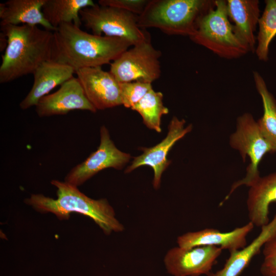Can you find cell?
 <instances>
[{
	"mask_svg": "<svg viewBox=\"0 0 276 276\" xmlns=\"http://www.w3.org/2000/svg\"><path fill=\"white\" fill-rule=\"evenodd\" d=\"M132 45L127 40L89 34L73 23H65L53 32L51 60L76 72L110 64Z\"/></svg>",
	"mask_w": 276,
	"mask_h": 276,
	"instance_id": "cell-1",
	"label": "cell"
},
{
	"mask_svg": "<svg viewBox=\"0 0 276 276\" xmlns=\"http://www.w3.org/2000/svg\"><path fill=\"white\" fill-rule=\"evenodd\" d=\"M8 45L2 56L0 83L33 74L44 62L51 60L53 32L37 26H1Z\"/></svg>",
	"mask_w": 276,
	"mask_h": 276,
	"instance_id": "cell-2",
	"label": "cell"
},
{
	"mask_svg": "<svg viewBox=\"0 0 276 276\" xmlns=\"http://www.w3.org/2000/svg\"><path fill=\"white\" fill-rule=\"evenodd\" d=\"M57 188V198L43 194H32L25 202L36 211L51 213L60 220L68 219L71 213H78L91 218L106 235L120 233L124 229L123 225L116 217L113 208L106 199H94L65 181L52 180Z\"/></svg>",
	"mask_w": 276,
	"mask_h": 276,
	"instance_id": "cell-3",
	"label": "cell"
},
{
	"mask_svg": "<svg viewBox=\"0 0 276 276\" xmlns=\"http://www.w3.org/2000/svg\"><path fill=\"white\" fill-rule=\"evenodd\" d=\"M213 0H149L139 15L142 29L155 28L170 35L188 36L195 32L202 17L215 7Z\"/></svg>",
	"mask_w": 276,
	"mask_h": 276,
	"instance_id": "cell-4",
	"label": "cell"
},
{
	"mask_svg": "<svg viewBox=\"0 0 276 276\" xmlns=\"http://www.w3.org/2000/svg\"><path fill=\"white\" fill-rule=\"evenodd\" d=\"M189 38L225 59L238 58L250 52L234 33L228 17L226 1L216 0L215 8L202 17Z\"/></svg>",
	"mask_w": 276,
	"mask_h": 276,
	"instance_id": "cell-5",
	"label": "cell"
},
{
	"mask_svg": "<svg viewBox=\"0 0 276 276\" xmlns=\"http://www.w3.org/2000/svg\"><path fill=\"white\" fill-rule=\"evenodd\" d=\"M229 143L232 148L239 151L243 162L248 157L250 163L245 177L233 184L220 205L238 187L242 185L250 187L260 177L259 166L263 158L268 153H274L272 147L263 135L257 121L249 112L244 113L237 118L236 130L230 135Z\"/></svg>",
	"mask_w": 276,
	"mask_h": 276,
	"instance_id": "cell-6",
	"label": "cell"
},
{
	"mask_svg": "<svg viewBox=\"0 0 276 276\" xmlns=\"http://www.w3.org/2000/svg\"><path fill=\"white\" fill-rule=\"evenodd\" d=\"M80 16L95 35L124 39L132 46L151 39L150 34L138 26L139 15L121 9L96 4L81 10Z\"/></svg>",
	"mask_w": 276,
	"mask_h": 276,
	"instance_id": "cell-7",
	"label": "cell"
},
{
	"mask_svg": "<svg viewBox=\"0 0 276 276\" xmlns=\"http://www.w3.org/2000/svg\"><path fill=\"white\" fill-rule=\"evenodd\" d=\"M133 46L110 64L109 72L119 83H151L160 76L162 52L153 47L151 39Z\"/></svg>",
	"mask_w": 276,
	"mask_h": 276,
	"instance_id": "cell-8",
	"label": "cell"
},
{
	"mask_svg": "<svg viewBox=\"0 0 276 276\" xmlns=\"http://www.w3.org/2000/svg\"><path fill=\"white\" fill-rule=\"evenodd\" d=\"M100 133L98 149L70 170L65 177V182L78 187L105 169L121 170L128 163L131 155L116 147L105 126L101 127Z\"/></svg>",
	"mask_w": 276,
	"mask_h": 276,
	"instance_id": "cell-9",
	"label": "cell"
},
{
	"mask_svg": "<svg viewBox=\"0 0 276 276\" xmlns=\"http://www.w3.org/2000/svg\"><path fill=\"white\" fill-rule=\"evenodd\" d=\"M185 120H180L176 117H173L170 122L168 132L165 138L153 147H141L143 153L134 157L125 173H130L141 166L150 167L154 172L152 181L153 188L155 189H159L162 174L171 163V160L167 158L169 151L178 141L190 132L193 129L192 124L185 127Z\"/></svg>",
	"mask_w": 276,
	"mask_h": 276,
	"instance_id": "cell-10",
	"label": "cell"
},
{
	"mask_svg": "<svg viewBox=\"0 0 276 276\" xmlns=\"http://www.w3.org/2000/svg\"><path fill=\"white\" fill-rule=\"evenodd\" d=\"M222 249L214 246L170 249L164 262L168 272L173 276L208 275L212 270Z\"/></svg>",
	"mask_w": 276,
	"mask_h": 276,
	"instance_id": "cell-11",
	"label": "cell"
},
{
	"mask_svg": "<svg viewBox=\"0 0 276 276\" xmlns=\"http://www.w3.org/2000/svg\"><path fill=\"white\" fill-rule=\"evenodd\" d=\"M86 97L97 110L122 105L120 83L101 66L84 67L75 72Z\"/></svg>",
	"mask_w": 276,
	"mask_h": 276,
	"instance_id": "cell-12",
	"label": "cell"
},
{
	"mask_svg": "<svg viewBox=\"0 0 276 276\" xmlns=\"http://www.w3.org/2000/svg\"><path fill=\"white\" fill-rule=\"evenodd\" d=\"M74 110L96 112L97 109L89 101L77 78L73 77L51 94L42 97L35 106L39 117L63 115Z\"/></svg>",
	"mask_w": 276,
	"mask_h": 276,
	"instance_id": "cell-13",
	"label": "cell"
},
{
	"mask_svg": "<svg viewBox=\"0 0 276 276\" xmlns=\"http://www.w3.org/2000/svg\"><path fill=\"white\" fill-rule=\"evenodd\" d=\"M250 222L232 231L221 232L213 228H206L196 232H188L177 239L178 246L184 248L202 246H214L226 249L229 254L247 245L246 237L254 228Z\"/></svg>",
	"mask_w": 276,
	"mask_h": 276,
	"instance_id": "cell-14",
	"label": "cell"
},
{
	"mask_svg": "<svg viewBox=\"0 0 276 276\" xmlns=\"http://www.w3.org/2000/svg\"><path fill=\"white\" fill-rule=\"evenodd\" d=\"M71 66L52 60L42 63L33 74L34 82L30 91L19 104L22 110L36 106L38 101L54 88L74 77Z\"/></svg>",
	"mask_w": 276,
	"mask_h": 276,
	"instance_id": "cell-15",
	"label": "cell"
},
{
	"mask_svg": "<svg viewBox=\"0 0 276 276\" xmlns=\"http://www.w3.org/2000/svg\"><path fill=\"white\" fill-rule=\"evenodd\" d=\"M228 17L235 34L249 50L255 52L257 37L255 35L260 19L258 0H227Z\"/></svg>",
	"mask_w": 276,
	"mask_h": 276,
	"instance_id": "cell-16",
	"label": "cell"
},
{
	"mask_svg": "<svg viewBox=\"0 0 276 276\" xmlns=\"http://www.w3.org/2000/svg\"><path fill=\"white\" fill-rule=\"evenodd\" d=\"M249 188L246 205L249 222L261 227L269 223V206L276 202V171L260 176Z\"/></svg>",
	"mask_w": 276,
	"mask_h": 276,
	"instance_id": "cell-17",
	"label": "cell"
},
{
	"mask_svg": "<svg viewBox=\"0 0 276 276\" xmlns=\"http://www.w3.org/2000/svg\"><path fill=\"white\" fill-rule=\"evenodd\" d=\"M45 2V0H8L0 3L1 26L40 25L55 31L57 29L46 20L42 12Z\"/></svg>",
	"mask_w": 276,
	"mask_h": 276,
	"instance_id": "cell-18",
	"label": "cell"
},
{
	"mask_svg": "<svg viewBox=\"0 0 276 276\" xmlns=\"http://www.w3.org/2000/svg\"><path fill=\"white\" fill-rule=\"evenodd\" d=\"M276 236V213L269 223L261 227L259 234L249 245L230 254L223 268L206 276H240L264 244Z\"/></svg>",
	"mask_w": 276,
	"mask_h": 276,
	"instance_id": "cell-19",
	"label": "cell"
},
{
	"mask_svg": "<svg viewBox=\"0 0 276 276\" xmlns=\"http://www.w3.org/2000/svg\"><path fill=\"white\" fill-rule=\"evenodd\" d=\"M91 0H45L42 12L46 20L55 28L62 24L73 23L80 27V11L94 6Z\"/></svg>",
	"mask_w": 276,
	"mask_h": 276,
	"instance_id": "cell-20",
	"label": "cell"
},
{
	"mask_svg": "<svg viewBox=\"0 0 276 276\" xmlns=\"http://www.w3.org/2000/svg\"><path fill=\"white\" fill-rule=\"evenodd\" d=\"M253 78L263 106V114L257 121L258 124L274 153L276 152V100L268 90L265 82L258 72H253Z\"/></svg>",
	"mask_w": 276,
	"mask_h": 276,
	"instance_id": "cell-21",
	"label": "cell"
},
{
	"mask_svg": "<svg viewBox=\"0 0 276 276\" xmlns=\"http://www.w3.org/2000/svg\"><path fill=\"white\" fill-rule=\"evenodd\" d=\"M163 94L160 91L150 90L131 109L139 112L144 124L149 129L160 133L161 118L168 114L169 109L163 104Z\"/></svg>",
	"mask_w": 276,
	"mask_h": 276,
	"instance_id": "cell-22",
	"label": "cell"
},
{
	"mask_svg": "<svg viewBox=\"0 0 276 276\" xmlns=\"http://www.w3.org/2000/svg\"><path fill=\"white\" fill-rule=\"evenodd\" d=\"M265 4L258 22V45L255 50L258 59L264 61L268 60L269 45L276 35V0H267Z\"/></svg>",
	"mask_w": 276,
	"mask_h": 276,
	"instance_id": "cell-23",
	"label": "cell"
},
{
	"mask_svg": "<svg viewBox=\"0 0 276 276\" xmlns=\"http://www.w3.org/2000/svg\"><path fill=\"white\" fill-rule=\"evenodd\" d=\"M122 105L131 108L151 89V83L140 81L120 83Z\"/></svg>",
	"mask_w": 276,
	"mask_h": 276,
	"instance_id": "cell-24",
	"label": "cell"
},
{
	"mask_svg": "<svg viewBox=\"0 0 276 276\" xmlns=\"http://www.w3.org/2000/svg\"><path fill=\"white\" fill-rule=\"evenodd\" d=\"M263 261L260 268L263 276H276V236L263 247Z\"/></svg>",
	"mask_w": 276,
	"mask_h": 276,
	"instance_id": "cell-25",
	"label": "cell"
},
{
	"mask_svg": "<svg viewBox=\"0 0 276 276\" xmlns=\"http://www.w3.org/2000/svg\"><path fill=\"white\" fill-rule=\"evenodd\" d=\"M148 2L149 0H99L98 5L118 8L140 15Z\"/></svg>",
	"mask_w": 276,
	"mask_h": 276,
	"instance_id": "cell-26",
	"label": "cell"
},
{
	"mask_svg": "<svg viewBox=\"0 0 276 276\" xmlns=\"http://www.w3.org/2000/svg\"><path fill=\"white\" fill-rule=\"evenodd\" d=\"M8 45V39L5 34L1 31L0 33V51L2 52L6 50Z\"/></svg>",
	"mask_w": 276,
	"mask_h": 276,
	"instance_id": "cell-27",
	"label": "cell"
}]
</instances>
